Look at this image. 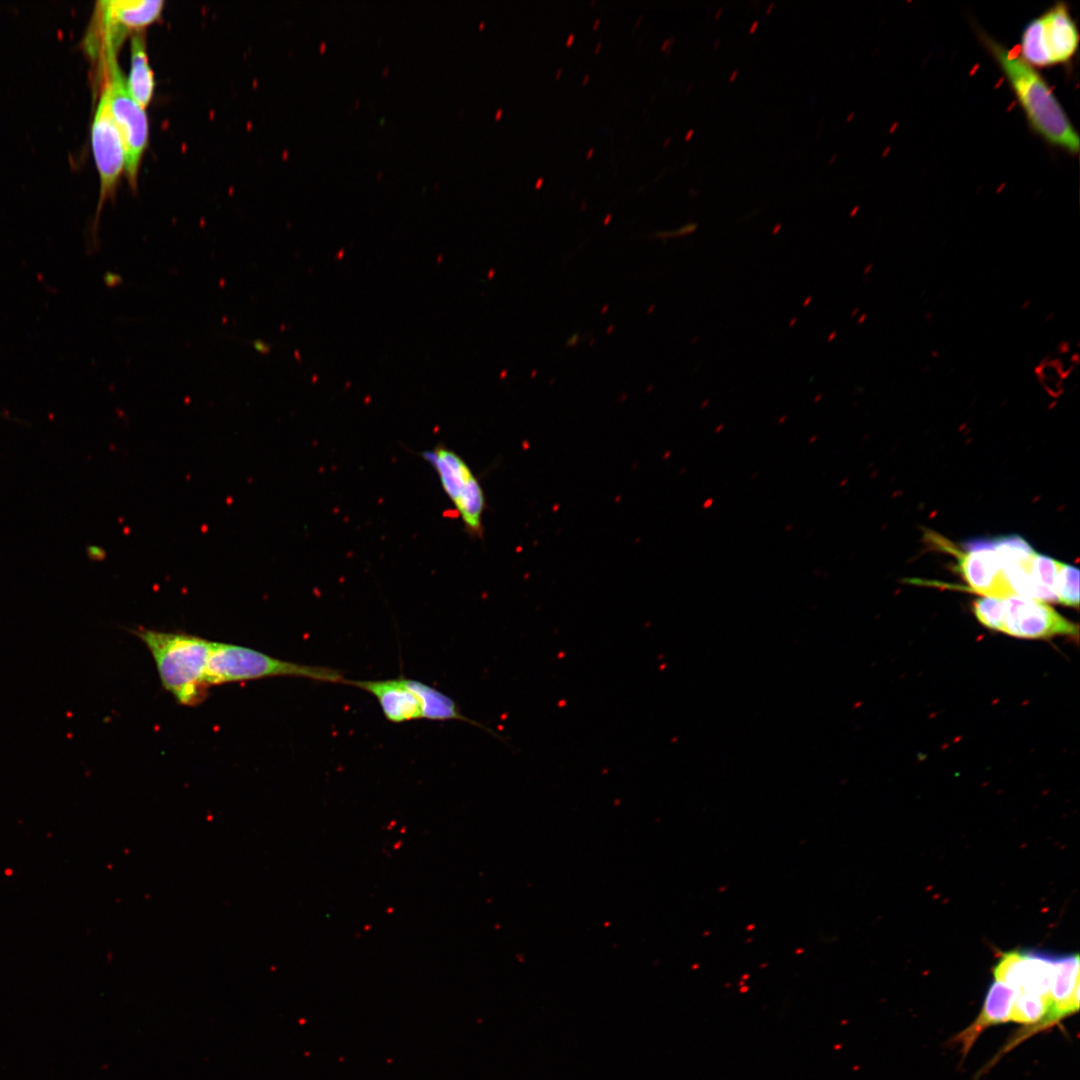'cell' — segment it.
I'll return each instance as SVG.
<instances>
[{
	"label": "cell",
	"mask_w": 1080,
	"mask_h": 1080,
	"mask_svg": "<svg viewBox=\"0 0 1080 1080\" xmlns=\"http://www.w3.org/2000/svg\"><path fill=\"white\" fill-rule=\"evenodd\" d=\"M737 76H738V70H734L732 72V74L730 75V77H729V82H733L736 79Z\"/></svg>",
	"instance_id": "83f0119b"
},
{
	"label": "cell",
	"mask_w": 1080,
	"mask_h": 1080,
	"mask_svg": "<svg viewBox=\"0 0 1080 1080\" xmlns=\"http://www.w3.org/2000/svg\"><path fill=\"white\" fill-rule=\"evenodd\" d=\"M722 12H723V9H722V8H719V9H718V10L716 11L715 15H714V19H715V20H718V19H719V18L721 17V15H722Z\"/></svg>",
	"instance_id": "f1b7e54d"
},
{
	"label": "cell",
	"mask_w": 1080,
	"mask_h": 1080,
	"mask_svg": "<svg viewBox=\"0 0 1080 1080\" xmlns=\"http://www.w3.org/2000/svg\"><path fill=\"white\" fill-rule=\"evenodd\" d=\"M600 47H601V42H598V44L596 46V49H595V53H598Z\"/></svg>",
	"instance_id": "d590c367"
},
{
	"label": "cell",
	"mask_w": 1080,
	"mask_h": 1080,
	"mask_svg": "<svg viewBox=\"0 0 1080 1080\" xmlns=\"http://www.w3.org/2000/svg\"><path fill=\"white\" fill-rule=\"evenodd\" d=\"M670 141H671V138H670V137H668V138L666 139V141L664 142V144H663V145H664V146H667V145L669 144V142H670Z\"/></svg>",
	"instance_id": "ab89813d"
},
{
	"label": "cell",
	"mask_w": 1080,
	"mask_h": 1080,
	"mask_svg": "<svg viewBox=\"0 0 1080 1080\" xmlns=\"http://www.w3.org/2000/svg\"><path fill=\"white\" fill-rule=\"evenodd\" d=\"M501 114H502V109H499V110L497 111L496 115H495V118H496V119H499V117L501 116Z\"/></svg>",
	"instance_id": "e575fe53"
},
{
	"label": "cell",
	"mask_w": 1080,
	"mask_h": 1080,
	"mask_svg": "<svg viewBox=\"0 0 1080 1080\" xmlns=\"http://www.w3.org/2000/svg\"><path fill=\"white\" fill-rule=\"evenodd\" d=\"M277 676L334 684H341L345 679L341 671L331 667L286 661L235 644L212 643L206 670V680L210 686Z\"/></svg>",
	"instance_id": "3957f363"
},
{
	"label": "cell",
	"mask_w": 1080,
	"mask_h": 1080,
	"mask_svg": "<svg viewBox=\"0 0 1080 1080\" xmlns=\"http://www.w3.org/2000/svg\"><path fill=\"white\" fill-rule=\"evenodd\" d=\"M126 82L132 98L144 109L153 95L154 78L144 37L140 33L134 34L131 39V69Z\"/></svg>",
	"instance_id": "9a60e30c"
},
{
	"label": "cell",
	"mask_w": 1080,
	"mask_h": 1080,
	"mask_svg": "<svg viewBox=\"0 0 1080 1080\" xmlns=\"http://www.w3.org/2000/svg\"><path fill=\"white\" fill-rule=\"evenodd\" d=\"M91 146L100 178V206L111 196L125 168V154L104 87L91 126ZM99 206V209H100Z\"/></svg>",
	"instance_id": "ba28073f"
},
{
	"label": "cell",
	"mask_w": 1080,
	"mask_h": 1080,
	"mask_svg": "<svg viewBox=\"0 0 1080 1080\" xmlns=\"http://www.w3.org/2000/svg\"><path fill=\"white\" fill-rule=\"evenodd\" d=\"M588 78H589V74H586V75H585V78H583V84H586V82H587Z\"/></svg>",
	"instance_id": "f35d334b"
},
{
	"label": "cell",
	"mask_w": 1080,
	"mask_h": 1080,
	"mask_svg": "<svg viewBox=\"0 0 1080 1080\" xmlns=\"http://www.w3.org/2000/svg\"><path fill=\"white\" fill-rule=\"evenodd\" d=\"M973 611L976 618L984 626L1002 631L1004 606L1003 599L994 597H982L973 602Z\"/></svg>",
	"instance_id": "d6986e66"
},
{
	"label": "cell",
	"mask_w": 1080,
	"mask_h": 1080,
	"mask_svg": "<svg viewBox=\"0 0 1080 1080\" xmlns=\"http://www.w3.org/2000/svg\"><path fill=\"white\" fill-rule=\"evenodd\" d=\"M413 686L417 691L422 702V714L423 718L433 721H445V720H459L472 725H475L489 733L494 737L505 741L504 737H501L497 732H494L489 727L482 725L481 723L466 717L460 710L457 703L437 690L436 688L423 683L419 680L413 679Z\"/></svg>",
	"instance_id": "5bb4252c"
},
{
	"label": "cell",
	"mask_w": 1080,
	"mask_h": 1080,
	"mask_svg": "<svg viewBox=\"0 0 1080 1080\" xmlns=\"http://www.w3.org/2000/svg\"><path fill=\"white\" fill-rule=\"evenodd\" d=\"M696 228H697V224L691 223V224L683 226L681 229L658 233L657 236L658 237H669V236H679V235L681 236V235H685V234L693 232Z\"/></svg>",
	"instance_id": "ffe728a7"
},
{
	"label": "cell",
	"mask_w": 1080,
	"mask_h": 1080,
	"mask_svg": "<svg viewBox=\"0 0 1080 1080\" xmlns=\"http://www.w3.org/2000/svg\"><path fill=\"white\" fill-rule=\"evenodd\" d=\"M561 72H562V70H561V69H559V70L557 71V74H556V79H558L559 75H561Z\"/></svg>",
	"instance_id": "60d3db41"
},
{
	"label": "cell",
	"mask_w": 1080,
	"mask_h": 1080,
	"mask_svg": "<svg viewBox=\"0 0 1080 1080\" xmlns=\"http://www.w3.org/2000/svg\"><path fill=\"white\" fill-rule=\"evenodd\" d=\"M780 227H781V225H780V224H777V226H776V227L774 228V230H773V233H774V234H775V233H777V231L779 230V228H780Z\"/></svg>",
	"instance_id": "8d00e7d4"
},
{
	"label": "cell",
	"mask_w": 1080,
	"mask_h": 1080,
	"mask_svg": "<svg viewBox=\"0 0 1080 1080\" xmlns=\"http://www.w3.org/2000/svg\"><path fill=\"white\" fill-rule=\"evenodd\" d=\"M577 342H578V335H573V337L568 340L567 345H569V346L570 345H575Z\"/></svg>",
	"instance_id": "d4e9b609"
},
{
	"label": "cell",
	"mask_w": 1080,
	"mask_h": 1080,
	"mask_svg": "<svg viewBox=\"0 0 1080 1080\" xmlns=\"http://www.w3.org/2000/svg\"><path fill=\"white\" fill-rule=\"evenodd\" d=\"M593 151H594L593 148L588 151L587 158L591 157V155L593 154Z\"/></svg>",
	"instance_id": "74e56055"
},
{
	"label": "cell",
	"mask_w": 1080,
	"mask_h": 1080,
	"mask_svg": "<svg viewBox=\"0 0 1080 1080\" xmlns=\"http://www.w3.org/2000/svg\"><path fill=\"white\" fill-rule=\"evenodd\" d=\"M108 81L105 88L125 154V170L135 186L139 164L148 142V121L144 109L132 98L116 60V51L105 49Z\"/></svg>",
	"instance_id": "8992f818"
},
{
	"label": "cell",
	"mask_w": 1080,
	"mask_h": 1080,
	"mask_svg": "<svg viewBox=\"0 0 1080 1080\" xmlns=\"http://www.w3.org/2000/svg\"><path fill=\"white\" fill-rule=\"evenodd\" d=\"M1002 631L1026 639L1078 634V626L1047 604L1030 598L1012 596L1003 599Z\"/></svg>",
	"instance_id": "9c48e42d"
},
{
	"label": "cell",
	"mask_w": 1080,
	"mask_h": 1080,
	"mask_svg": "<svg viewBox=\"0 0 1080 1080\" xmlns=\"http://www.w3.org/2000/svg\"><path fill=\"white\" fill-rule=\"evenodd\" d=\"M91 548L93 549V551L89 550V556L92 559L101 560V559L105 558V551H103L101 548H99V547H91Z\"/></svg>",
	"instance_id": "7402d4cb"
},
{
	"label": "cell",
	"mask_w": 1080,
	"mask_h": 1080,
	"mask_svg": "<svg viewBox=\"0 0 1080 1080\" xmlns=\"http://www.w3.org/2000/svg\"><path fill=\"white\" fill-rule=\"evenodd\" d=\"M1080 42L1078 27L1065 2L1031 20L1020 37V56L1034 68L1069 63Z\"/></svg>",
	"instance_id": "5b68a950"
},
{
	"label": "cell",
	"mask_w": 1080,
	"mask_h": 1080,
	"mask_svg": "<svg viewBox=\"0 0 1080 1080\" xmlns=\"http://www.w3.org/2000/svg\"><path fill=\"white\" fill-rule=\"evenodd\" d=\"M673 42H674V37H671V38H668V39H666V40L664 41V43L662 44V46H661V50H663V51H664V50H666L667 48L669 49V48H670V45H671V44H672Z\"/></svg>",
	"instance_id": "603a6c76"
},
{
	"label": "cell",
	"mask_w": 1080,
	"mask_h": 1080,
	"mask_svg": "<svg viewBox=\"0 0 1080 1080\" xmlns=\"http://www.w3.org/2000/svg\"><path fill=\"white\" fill-rule=\"evenodd\" d=\"M758 25H759V21H758V20H755V21H754V22L752 23V25H751V27H750V29H749V33H750V34H753V33L755 32V30H756V29L758 28Z\"/></svg>",
	"instance_id": "cb8c5ba5"
},
{
	"label": "cell",
	"mask_w": 1080,
	"mask_h": 1080,
	"mask_svg": "<svg viewBox=\"0 0 1080 1080\" xmlns=\"http://www.w3.org/2000/svg\"><path fill=\"white\" fill-rule=\"evenodd\" d=\"M693 134H694V129L688 130V132L685 134V141H689L691 139V137L693 136Z\"/></svg>",
	"instance_id": "4316f807"
},
{
	"label": "cell",
	"mask_w": 1080,
	"mask_h": 1080,
	"mask_svg": "<svg viewBox=\"0 0 1080 1080\" xmlns=\"http://www.w3.org/2000/svg\"><path fill=\"white\" fill-rule=\"evenodd\" d=\"M159 0H108L99 2L104 26L105 48L116 51L122 35L154 22L163 9Z\"/></svg>",
	"instance_id": "8fae6325"
},
{
	"label": "cell",
	"mask_w": 1080,
	"mask_h": 1080,
	"mask_svg": "<svg viewBox=\"0 0 1080 1080\" xmlns=\"http://www.w3.org/2000/svg\"><path fill=\"white\" fill-rule=\"evenodd\" d=\"M574 39H575V34L574 33L569 34L568 37H567V40H566V45L570 46Z\"/></svg>",
	"instance_id": "484cf974"
},
{
	"label": "cell",
	"mask_w": 1080,
	"mask_h": 1080,
	"mask_svg": "<svg viewBox=\"0 0 1080 1080\" xmlns=\"http://www.w3.org/2000/svg\"><path fill=\"white\" fill-rule=\"evenodd\" d=\"M542 183H543V178H541V177H540V178H539V179L537 180V182L535 183V187H536V188H539V187H540V186L542 185Z\"/></svg>",
	"instance_id": "f546056e"
},
{
	"label": "cell",
	"mask_w": 1080,
	"mask_h": 1080,
	"mask_svg": "<svg viewBox=\"0 0 1080 1080\" xmlns=\"http://www.w3.org/2000/svg\"><path fill=\"white\" fill-rule=\"evenodd\" d=\"M341 684L353 686L373 695L389 722L399 724L423 718L422 702L413 686V679L402 675L385 680L345 678Z\"/></svg>",
	"instance_id": "30bf717a"
},
{
	"label": "cell",
	"mask_w": 1080,
	"mask_h": 1080,
	"mask_svg": "<svg viewBox=\"0 0 1080 1080\" xmlns=\"http://www.w3.org/2000/svg\"><path fill=\"white\" fill-rule=\"evenodd\" d=\"M150 651L162 686L184 706H197L211 687L206 670L213 641L184 632H165L145 627L129 630Z\"/></svg>",
	"instance_id": "7a4b0ae2"
},
{
	"label": "cell",
	"mask_w": 1080,
	"mask_h": 1080,
	"mask_svg": "<svg viewBox=\"0 0 1080 1080\" xmlns=\"http://www.w3.org/2000/svg\"><path fill=\"white\" fill-rule=\"evenodd\" d=\"M993 973L996 981L1010 986L1017 993L1032 991L1035 970L1028 952L1011 951L1003 954Z\"/></svg>",
	"instance_id": "2e32d148"
},
{
	"label": "cell",
	"mask_w": 1080,
	"mask_h": 1080,
	"mask_svg": "<svg viewBox=\"0 0 1080 1080\" xmlns=\"http://www.w3.org/2000/svg\"><path fill=\"white\" fill-rule=\"evenodd\" d=\"M599 23H600V18H597V19L595 20V22H594V24H593L592 28H593V29H596V28H597V26L599 25Z\"/></svg>",
	"instance_id": "1f68e13d"
},
{
	"label": "cell",
	"mask_w": 1080,
	"mask_h": 1080,
	"mask_svg": "<svg viewBox=\"0 0 1080 1080\" xmlns=\"http://www.w3.org/2000/svg\"><path fill=\"white\" fill-rule=\"evenodd\" d=\"M1056 596L1058 602L1067 606L1078 607L1079 570L1076 567L1061 564L1056 579Z\"/></svg>",
	"instance_id": "ac0fdd59"
},
{
	"label": "cell",
	"mask_w": 1080,
	"mask_h": 1080,
	"mask_svg": "<svg viewBox=\"0 0 1080 1080\" xmlns=\"http://www.w3.org/2000/svg\"><path fill=\"white\" fill-rule=\"evenodd\" d=\"M1049 1010L1048 997L1020 992L1012 1004L1009 1020L1020 1024H1035L1042 1020L1046 1023Z\"/></svg>",
	"instance_id": "e0dca14e"
},
{
	"label": "cell",
	"mask_w": 1080,
	"mask_h": 1080,
	"mask_svg": "<svg viewBox=\"0 0 1080 1080\" xmlns=\"http://www.w3.org/2000/svg\"><path fill=\"white\" fill-rule=\"evenodd\" d=\"M1017 992L1010 986L995 981L989 988L984 1006L975 1022L958 1035L965 1051L987 1027L1009 1020L1010 1010Z\"/></svg>",
	"instance_id": "4fadbf2b"
},
{
	"label": "cell",
	"mask_w": 1080,
	"mask_h": 1080,
	"mask_svg": "<svg viewBox=\"0 0 1080 1080\" xmlns=\"http://www.w3.org/2000/svg\"><path fill=\"white\" fill-rule=\"evenodd\" d=\"M958 560L959 571L970 589L983 597L1006 599L1016 596L1010 586L992 539L969 541L965 551L941 539L938 542Z\"/></svg>",
	"instance_id": "52a82bcc"
},
{
	"label": "cell",
	"mask_w": 1080,
	"mask_h": 1080,
	"mask_svg": "<svg viewBox=\"0 0 1080 1080\" xmlns=\"http://www.w3.org/2000/svg\"><path fill=\"white\" fill-rule=\"evenodd\" d=\"M252 346L257 352L261 354H268L271 350V346L261 340H254L252 342Z\"/></svg>",
	"instance_id": "44dd1931"
},
{
	"label": "cell",
	"mask_w": 1080,
	"mask_h": 1080,
	"mask_svg": "<svg viewBox=\"0 0 1080 1080\" xmlns=\"http://www.w3.org/2000/svg\"><path fill=\"white\" fill-rule=\"evenodd\" d=\"M719 44H720V39H719V38H717V39L715 40V42H714V45H713V46H714V48L716 49V48H717V47L719 46Z\"/></svg>",
	"instance_id": "836d02e7"
},
{
	"label": "cell",
	"mask_w": 1080,
	"mask_h": 1080,
	"mask_svg": "<svg viewBox=\"0 0 1080 1080\" xmlns=\"http://www.w3.org/2000/svg\"><path fill=\"white\" fill-rule=\"evenodd\" d=\"M774 5H775V3H774V2L770 3L769 7H768V8H767V10H766V13H767V14L771 13V11H772V9H773Z\"/></svg>",
	"instance_id": "4dcf8cb0"
},
{
	"label": "cell",
	"mask_w": 1080,
	"mask_h": 1080,
	"mask_svg": "<svg viewBox=\"0 0 1080 1080\" xmlns=\"http://www.w3.org/2000/svg\"><path fill=\"white\" fill-rule=\"evenodd\" d=\"M1050 1010L1047 1022L1074 1013L1079 1008V956L1056 957L1055 972L1049 991Z\"/></svg>",
	"instance_id": "7c38bea8"
},
{
	"label": "cell",
	"mask_w": 1080,
	"mask_h": 1080,
	"mask_svg": "<svg viewBox=\"0 0 1080 1080\" xmlns=\"http://www.w3.org/2000/svg\"><path fill=\"white\" fill-rule=\"evenodd\" d=\"M421 457L437 474L441 487L453 504L467 535L472 539H482L486 499L481 483L468 463L442 443L423 451Z\"/></svg>",
	"instance_id": "277c9868"
},
{
	"label": "cell",
	"mask_w": 1080,
	"mask_h": 1080,
	"mask_svg": "<svg viewBox=\"0 0 1080 1080\" xmlns=\"http://www.w3.org/2000/svg\"><path fill=\"white\" fill-rule=\"evenodd\" d=\"M836 157H837V155H836V154L830 157V159H829V162H828V163H829V165H831V164H833V163H834V161H835Z\"/></svg>",
	"instance_id": "d6a6232c"
},
{
	"label": "cell",
	"mask_w": 1080,
	"mask_h": 1080,
	"mask_svg": "<svg viewBox=\"0 0 1080 1080\" xmlns=\"http://www.w3.org/2000/svg\"><path fill=\"white\" fill-rule=\"evenodd\" d=\"M979 37L1005 76L1030 127L1048 144L1077 154L1079 135L1045 78L1019 54L985 32Z\"/></svg>",
	"instance_id": "6da1fadb"
}]
</instances>
